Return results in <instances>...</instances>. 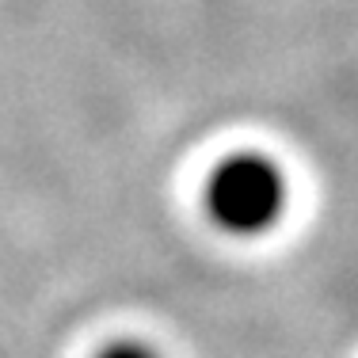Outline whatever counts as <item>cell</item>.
I'll return each instance as SVG.
<instances>
[{
	"instance_id": "6da1fadb",
	"label": "cell",
	"mask_w": 358,
	"mask_h": 358,
	"mask_svg": "<svg viewBox=\"0 0 358 358\" xmlns=\"http://www.w3.org/2000/svg\"><path fill=\"white\" fill-rule=\"evenodd\" d=\"M289 187L282 168L263 152H236L214 168L206 183V210L233 236H263L286 214Z\"/></svg>"
},
{
	"instance_id": "7a4b0ae2",
	"label": "cell",
	"mask_w": 358,
	"mask_h": 358,
	"mask_svg": "<svg viewBox=\"0 0 358 358\" xmlns=\"http://www.w3.org/2000/svg\"><path fill=\"white\" fill-rule=\"evenodd\" d=\"M99 358H157V351L138 343V339H115V343H107L99 351Z\"/></svg>"
}]
</instances>
